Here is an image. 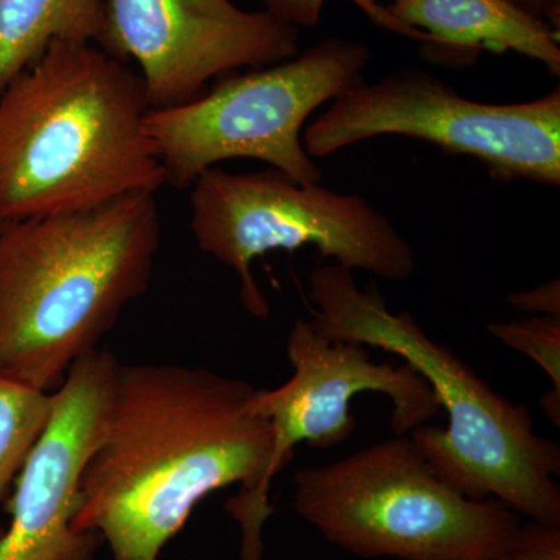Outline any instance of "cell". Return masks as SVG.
<instances>
[{"label":"cell","instance_id":"6da1fadb","mask_svg":"<svg viewBox=\"0 0 560 560\" xmlns=\"http://www.w3.org/2000/svg\"><path fill=\"white\" fill-rule=\"evenodd\" d=\"M257 390L205 368L120 366L81 474L75 529L101 534L114 560H158L201 500L241 485L226 511L242 528V560H261L275 508L261 490L272 433Z\"/></svg>","mask_w":560,"mask_h":560},{"label":"cell","instance_id":"7a4b0ae2","mask_svg":"<svg viewBox=\"0 0 560 560\" xmlns=\"http://www.w3.org/2000/svg\"><path fill=\"white\" fill-rule=\"evenodd\" d=\"M145 83L94 44H54L0 94V224L156 194Z\"/></svg>","mask_w":560,"mask_h":560},{"label":"cell","instance_id":"3957f363","mask_svg":"<svg viewBox=\"0 0 560 560\" xmlns=\"http://www.w3.org/2000/svg\"><path fill=\"white\" fill-rule=\"evenodd\" d=\"M156 197L0 224V372L54 393L153 278Z\"/></svg>","mask_w":560,"mask_h":560},{"label":"cell","instance_id":"277c9868","mask_svg":"<svg viewBox=\"0 0 560 560\" xmlns=\"http://www.w3.org/2000/svg\"><path fill=\"white\" fill-rule=\"evenodd\" d=\"M308 298L320 335L394 353L429 382L448 427L427 423L410 436L442 480L467 499H495L529 521L560 526V448L536 433L525 405L490 388L410 312H389L374 285L360 290L341 265L313 270Z\"/></svg>","mask_w":560,"mask_h":560},{"label":"cell","instance_id":"5b68a950","mask_svg":"<svg viewBox=\"0 0 560 560\" xmlns=\"http://www.w3.org/2000/svg\"><path fill=\"white\" fill-rule=\"evenodd\" d=\"M294 508L320 536L364 559L499 560L522 515L447 485L408 434L294 477Z\"/></svg>","mask_w":560,"mask_h":560},{"label":"cell","instance_id":"8992f818","mask_svg":"<svg viewBox=\"0 0 560 560\" xmlns=\"http://www.w3.org/2000/svg\"><path fill=\"white\" fill-rule=\"evenodd\" d=\"M366 44L327 38L278 65L232 72L201 97L150 109L145 131L165 183L186 189L223 161L256 160L302 184L323 172L302 145V128L324 103L363 81Z\"/></svg>","mask_w":560,"mask_h":560},{"label":"cell","instance_id":"52a82bcc","mask_svg":"<svg viewBox=\"0 0 560 560\" xmlns=\"http://www.w3.org/2000/svg\"><path fill=\"white\" fill-rule=\"evenodd\" d=\"M190 208L195 241L237 272L243 305L256 318L267 319L270 305L250 265L272 250L315 246L320 259L386 280L408 279L418 267L407 238L363 197L298 183L276 168H209L191 184Z\"/></svg>","mask_w":560,"mask_h":560},{"label":"cell","instance_id":"ba28073f","mask_svg":"<svg viewBox=\"0 0 560 560\" xmlns=\"http://www.w3.org/2000/svg\"><path fill=\"white\" fill-rule=\"evenodd\" d=\"M381 136L467 154L503 183L560 184V88L537 101L495 105L464 97L427 70H396L334 98L302 132V145L315 160Z\"/></svg>","mask_w":560,"mask_h":560},{"label":"cell","instance_id":"9c48e42d","mask_svg":"<svg viewBox=\"0 0 560 560\" xmlns=\"http://www.w3.org/2000/svg\"><path fill=\"white\" fill-rule=\"evenodd\" d=\"M105 21L101 49L138 62L150 109L184 105L212 80L300 54L296 27L231 0H105Z\"/></svg>","mask_w":560,"mask_h":560},{"label":"cell","instance_id":"30bf717a","mask_svg":"<svg viewBox=\"0 0 560 560\" xmlns=\"http://www.w3.org/2000/svg\"><path fill=\"white\" fill-rule=\"evenodd\" d=\"M370 349L360 342L329 340L312 320H294L287 341L293 375L279 388L257 390L253 401L270 420L272 433L270 463L261 482L265 495L270 497L272 480L301 442L327 451L349 440L357 429L350 415V400L357 394L388 397L394 434L427 425L441 411L436 394L411 364L375 363Z\"/></svg>","mask_w":560,"mask_h":560},{"label":"cell","instance_id":"8fae6325","mask_svg":"<svg viewBox=\"0 0 560 560\" xmlns=\"http://www.w3.org/2000/svg\"><path fill=\"white\" fill-rule=\"evenodd\" d=\"M121 364L95 349L70 368L54 390L46 430L14 480L11 522L0 560H92L101 534L73 526L80 478L94 452Z\"/></svg>","mask_w":560,"mask_h":560},{"label":"cell","instance_id":"7c38bea8","mask_svg":"<svg viewBox=\"0 0 560 560\" xmlns=\"http://www.w3.org/2000/svg\"><path fill=\"white\" fill-rule=\"evenodd\" d=\"M390 16L427 36V60L466 68L481 51H515L560 75L559 32L506 0H397Z\"/></svg>","mask_w":560,"mask_h":560},{"label":"cell","instance_id":"4fadbf2b","mask_svg":"<svg viewBox=\"0 0 560 560\" xmlns=\"http://www.w3.org/2000/svg\"><path fill=\"white\" fill-rule=\"evenodd\" d=\"M105 0H0V94L54 44L105 36Z\"/></svg>","mask_w":560,"mask_h":560},{"label":"cell","instance_id":"5bb4252c","mask_svg":"<svg viewBox=\"0 0 560 560\" xmlns=\"http://www.w3.org/2000/svg\"><path fill=\"white\" fill-rule=\"evenodd\" d=\"M54 393L14 381L0 372V499L49 423Z\"/></svg>","mask_w":560,"mask_h":560},{"label":"cell","instance_id":"9a60e30c","mask_svg":"<svg viewBox=\"0 0 560 560\" xmlns=\"http://www.w3.org/2000/svg\"><path fill=\"white\" fill-rule=\"evenodd\" d=\"M488 331L495 340L539 364L550 377L551 389L560 394V318L530 316L510 323H490Z\"/></svg>","mask_w":560,"mask_h":560},{"label":"cell","instance_id":"2e32d148","mask_svg":"<svg viewBox=\"0 0 560 560\" xmlns=\"http://www.w3.org/2000/svg\"><path fill=\"white\" fill-rule=\"evenodd\" d=\"M261 2H264L265 11L300 31L301 27L313 28L319 25L320 14H323L327 0H261ZM350 2L355 3L378 27L397 33L405 38L418 40L420 44L425 43L427 36L423 33L412 31L407 25L394 20L388 9L382 7L381 3L372 2V0H350Z\"/></svg>","mask_w":560,"mask_h":560},{"label":"cell","instance_id":"e0dca14e","mask_svg":"<svg viewBox=\"0 0 560 560\" xmlns=\"http://www.w3.org/2000/svg\"><path fill=\"white\" fill-rule=\"evenodd\" d=\"M499 560H560V526L523 523L514 544Z\"/></svg>","mask_w":560,"mask_h":560},{"label":"cell","instance_id":"ac0fdd59","mask_svg":"<svg viewBox=\"0 0 560 560\" xmlns=\"http://www.w3.org/2000/svg\"><path fill=\"white\" fill-rule=\"evenodd\" d=\"M506 301L517 312L529 313L533 316L560 318L559 279L541 283L536 289L512 293L506 298Z\"/></svg>","mask_w":560,"mask_h":560},{"label":"cell","instance_id":"d6986e66","mask_svg":"<svg viewBox=\"0 0 560 560\" xmlns=\"http://www.w3.org/2000/svg\"><path fill=\"white\" fill-rule=\"evenodd\" d=\"M534 20L545 22L556 32L560 28V0H506Z\"/></svg>","mask_w":560,"mask_h":560},{"label":"cell","instance_id":"ffe728a7","mask_svg":"<svg viewBox=\"0 0 560 560\" xmlns=\"http://www.w3.org/2000/svg\"><path fill=\"white\" fill-rule=\"evenodd\" d=\"M372 2L378 3V2H381V0H372ZM389 2L394 3V2H397V0H389Z\"/></svg>","mask_w":560,"mask_h":560},{"label":"cell","instance_id":"44dd1931","mask_svg":"<svg viewBox=\"0 0 560 560\" xmlns=\"http://www.w3.org/2000/svg\"><path fill=\"white\" fill-rule=\"evenodd\" d=\"M3 530H5V529H3L2 526H0V537L3 536Z\"/></svg>","mask_w":560,"mask_h":560}]
</instances>
